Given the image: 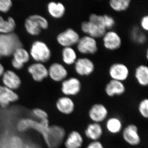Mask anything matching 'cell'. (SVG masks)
I'll list each match as a JSON object with an SVG mask.
<instances>
[{
	"label": "cell",
	"instance_id": "cell-1",
	"mask_svg": "<svg viewBox=\"0 0 148 148\" xmlns=\"http://www.w3.org/2000/svg\"><path fill=\"white\" fill-rule=\"evenodd\" d=\"M80 28L85 35L96 39L102 38L107 31L104 24L103 15L95 13L91 14L87 21H82Z\"/></svg>",
	"mask_w": 148,
	"mask_h": 148
},
{
	"label": "cell",
	"instance_id": "cell-2",
	"mask_svg": "<svg viewBox=\"0 0 148 148\" xmlns=\"http://www.w3.org/2000/svg\"><path fill=\"white\" fill-rule=\"evenodd\" d=\"M66 135L64 127L56 125H50L44 140L49 148H59L64 144Z\"/></svg>",
	"mask_w": 148,
	"mask_h": 148
},
{
	"label": "cell",
	"instance_id": "cell-3",
	"mask_svg": "<svg viewBox=\"0 0 148 148\" xmlns=\"http://www.w3.org/2000/svg\"><path fill=\"white\" fill-rule=\"evenodd\" d=\"M19 38L14 33L0 34V53L2 56H9L16 49L22 47Z\"/></svg>",
	"mask_w": 148,
	"mask_h": 148
},
{
	"label": "cell",
	"instance_id": "cell-4",
	"mask_svg": "<svg viewBox=\"0 0 148 148\" xmlns=\"http://www.w3.org/2000/svg\"><path fill=\"white\" fill-rule=\"evenodd\" d=\"M24 27L29 34L38 36L42 30H46L49 27L47 19L39 14H33L28 16L24 22Z\"/></svg>",
	"mask_w": 148,
	"mask_h": 148
},
{
	"label": "cell",
	"instance_id": "cell-5",
	"mask_svg": "<svg viewBox=\"0 0 148 148\" xmlns=\"http://www.w3.org/2000/svg\"><path fill=\"white\" fill-rule=\"evenodd\" d=\"M30 55L37 63H45L50 60L51 50L47 45L41 41L37 40L32 43Z\"/></svg>",
	"mask_w": 148,
	"mask_h": 148
},
{
	"label": "cell",
	"instance_id": "cell-6",
	"mask_svg": "<svg viewBox=\"0 0 148 148\" xmlns=\"http://www.w3.org/2000/svg\"><path fill=\"white\" fill-rule=\"evenodd\" d=\"M50 126L48 119L41 121L40 122L29 119L21 120L17 124V129L20 131H25L29 129L34 130L45 137L47 130Z\"/></svg>",
	"mask_w": 148,
	"mask_h": 148
},
{
	"label": "cell",
	"instance_id": "cell-7",
	"mask_svg": "<svg viewBox=\"0 0 148 148\" xmlns=\"http://www.w3.org/2000/svg\"><path fill=\"white\" fill-rule=\"evenodd\" d=\"M122 138L124 142L131 147L140 145L142 138L139 128L136 124L130 123L123 127L121 132Z\"/></svg>",
	"mask_w": 148,
	"mask_h": 148
},
{
	"label": "cell",
	"instance_id": "cell-8",
	"mask_svg": "<svg viewBox=\"0 0 148 148\" xmlns=\"http://www.w3.org/2000/svg\"><path fill=\"white\" fill-rule=\"evenodd\" d=\"M61 91L64 96L73 97L80 94L82 90V83L77 77L66 78L61 84Z\"/></svg>",
	"mask_w": 148,
	"mask_h": 148
},
{
	"label": "cell",
	"instance_id": "cell-9",
	"mask_svg": "<svg viewBox=\"0 0 148 148\" xmlns=\"http://www.w3.org/2000/svg\"><path fill=\"white\" fill-rule=\"evenodd\" d=\"M76 45L77 51L83 55H93L98 49L97 40L88 35L80 37Z\"/></svg>",
	"mask_w": 148,
	"mask_h": 148
},
{
	"label": "cell",
	"instance_id": "cell-10",
	"mask_svg": "<svg viewBox=\"0 0 148 148\" xmlns=\"http://www.w3.org/2000/svg\"><path fill=\"white\" fill-rule=\"evenodd\" d=\"M109 111L106 105L95 103L90 106L88 112V116L92 122L101 123L109 117Z\"/></svg>",
	"mask_w": 148,
	"mask_h": 148
},
{
	"label": "cell",
	"instance_id": "cell-11",
	"mask_svg": "<svg viewBox=\"0 0 148 148\" xmlns=\"http://www.w3.org/2000/svg\"><path fill=\"white\" fill-rule=\"evenodd\" d=\"M80 37L78 32L75 30L69 28L59 33L56 39L58 44L63 47H73L76 45Z\"/></svg>",
	"mask_w": 148,
	"mask_h": 148
},
{
	"label": "cell",
	"instance_id": "cell-12",
	"mask_svg": "<svg viewBox=\"0 0 148 148\" xmlns=\"http://www.w3.org/2000/svg\"><path fill=\"white\" fill-rule=\"evenodd\" d=\"M75 71L81 77H88L93 73L95 65L92 60L87 57L78 58L74 64Z\"/></svg>",
	"mask_w": 148,
	"mask_h": 148
},
{
	"label": "cell",
	"instance_id": "cell-13",
	"mask_svg": "<svg viewBox=\"0 0 148 148\" xmlns=\"http://www.w3.org/2000/svg\"><path fill=\"white\" fill-rule=\"evenodd\" d=\"M108 74L111 79L123 82L129 77L130 70L127 65L117 62L112 64L109 67Z\"/></svg>",
	"mask_w": 148,
	"mask_h": 148
},
{
	"label": "cell",
	"instance_id": "cell-14",
	"mask_svg": "<svg viewBox=\"0 0 148 148\" xmlns=\"http://www.w3.org/2000/svg\"><path fill=\"white\" fill-rule=\"evenodd\" d=\"M103 47L106 49L113 51L121 46L122 40L119 34L113 30H108L102 38Z\"/></svg>",
	"mask_w": 148,
	"mask_h": 148
},
{
	"label": "cell",
	"instance_id": "cell-15",
	"mask_svg": "<svg viewBox=\"0 0 148 148\" xmlns=\"http://www.w3.org/2000/svg\"><path fill=\"white\" fill-rule=\"evenodd\" d=\"M56 107L61 114L65 115H70L75 112L76 104L71 97L64 95L58 98L56 101Z\"/></svg>",
	"mask_w": 148,
	"mask_h": 148
},
{
	"label": "cell",
	"instance_id": "cell-16",
	"mask_svg": "<svg viewBox=\"0 0 148 148\" xmlns=\"http://www.w3.org/2000/svg\"><path fill=\"white\" fill-rule=\"evenodd\" d=\"M48 71V76L55 82H62L67 78L69 75L66 67L63 64L57 62L51 64Z\"/></svg>",
	"mask_w": 148,
	"mask_h": 148
},
{
	"label": "cell",
	"instance_id": "cell-17",
	"mask_svg": "<svg viewBox=\"0 0 148 148\" xmlns=\"http://www.w3.org/2000/svg\"><path fill=\"white\" fill-rule=\"evenodd\" d=\"M126 90L124 83L113 79L106 84L104 88L105 93L110 98L121 96L125 93Z\"/></svg>",
	"mask_w": 148,
	"mask_h": 148
},
{
	"label": "cell",
	"instance_id": "cell-18",
	"mask_svg": "<svg viewBox=\"0 0 148 148\" xmlns=\"http://www.w3.org/2000/svg\"><path fill=\"white\" fill-rule=\"evenodd\" d=\"M84 142L82 134L78 130H73L66 135L64 145L65 148H82Z\"/></svg>",
	"mask_w": 148,
	"mask_h": 148
},
{
	"label": "cell",
	"instance_id": "cell-19",
	"mask_svg": "<svg viewBox=\"0 0 148 148\" xmlns=\"http://www.w3.org/2000/svg\"><path fill=\"white\" fill-rule=\"evenodd\" d=\"M104 130L101 123L91 122L85 128L84 135L90 141L100 140L104 135Z\"/></svg>",
	"mask_w": 148,
	"mask_h": 148
},
{
	"label": "cell",
	"instance_id": "cell-20",
	"mask_svg": "<svg viewBox=\"0 0 148 148\" xmlns=\"http://www.w3.org/2000/svg\"><path fill=\"white\" fill-rule=\"evenodd\" d=\"M28 71L33 79L37 82H41L48 76V69L42 63L32 64L28 67Z\"/></svg>",
	"mask_w": 148,
	"mask_h": 148
},
{
	"label": "cell",
	"instance_id": "cell-21",
	"mask_svg": "<svg viewBox=\"0 0 148 148\" xmlns=\"http://www.w3.org/2000/svg\"><path fill=\"white\" fill-rule=\"evenodd\" d=\"M2 82L4 86L13 90L18 89L21 84L20 77L11 70L5 71L2 76Z\"/></svg>",
	"mask_w": 148,
	"mask_h": 148
},
{
	"label": "cell",
	"instance_id": "cell-22",
	"mask_svg": "<svg viewBox=\"0 0 148 148\" xmlns=\"http://www.w3.org/2000/svg\"><path fill=\"white\" fill-rule=\"evenodd\" d=\"M18 94L13 90L4 86H0V106L5 108L10 103L16 102L18 100Z\"/></svg>",
	"mask_w": 148,
	"mask_h": 148
},
{
	"label": "cell",
	"instance_id": "cell-23",
	"mask_svg": "<svg viewBox=\"0 0 148 148\" xmlns=\"http://www.w3.org/2000/svg\"><path fill=\"white\" fill-rule=\"evenodd\" d=\"M105 122L106 130L111 135H116L121 133L124 127L122 121L117 116L109 117Z\"/></svg>",
	"mask_w": 148,
	"mask_h": 148
},
{
	"label": "cell",
	"instance_id": "cell-24",
	"mask_svg": "<svg viewBox=\"0 0 148 148\" xmlns=\"http://www.w3.org/2000/svg\"><path fill=\"white\" fill-rule=\"evenodd\" d=\"M47 11L51 17L56 19L62 18L66 12V8L63 3L51 1L47 5Z\"/></svg>",
	"mask_w": 148,
	"mask_h": 148
},
{
	"label": "cell",
	"instance_id": "cell-25",
	"mask_svg": "<svg viewBox=\"0 0 148 148\" xmlns=\"http://www.w3.org/2000/svg\"><path fill=\"white\" fill-rule=\"evenodd\" d=\"M135 77L138 84L143 87L148 85V68L144 64L138 66L135 69Z\"/></svg>",
	"mask_w": 148,
	"mask_h": 148
},
{
	"label": "cell",
	"instance_id": "cell-26",
	"mask_svg": "<svg viewBox=\"0 0 148 148\" xmlns=\"http://www.w3.org/2000/svg\"><path fill=\"white\" fill-rule=\"evenodd\" d=\"M61 56L64 64L69 66L74 65L78 58L77 51L73 47H63Z\"/></svg>",
	"mask_w": 148,
	"mask_h": 148
},
{
	"label": "cell",
	"instance_id": "cell-27",
	"mask_svg": "<svg viewBox=\"0 0 148 148\" xmlns=\"http://www.w3.org/2000/svg\"><path fill=\"white\" fill-rule=\"evenodd\" d=\"M16 27V22L13 17L9 16L7 19H5L0 16V34L13 33Z\"/></svg>",
	"mask_w": 148,
	"mask_h": 148
},
{
	"label": "cell",
	"instance_id": "cell-28",
	"mask_svg": "<svg viewBox=\"0 0 148 148\" xmlns=\"http://www.w3.org/2000/svg\"><path fill=\"white\" fill-rule=\"evenodd\" d=\"M131 3V0H111L109 5L113 10L116 12H122L129 8Z\"/></svg>",
	"mask_w": 148,
	"mask_h": 148
},
{
	"label": "cell",
	"instance_id": "cell-29",
	"mask_svg": "<svg viewBox=\"0 0 148 148\" xmlns=\"http://www.w3.org/2000/svg\"><path fill=\"white\" fill-rule=\"evenodd\" d=\"M12 55L14 59L23 64H26L30 60V54L22 47L16 49L14 51Z\"/></svg>",
	"mask_w": 148,
	"mask_h": 148
},
{
	"label": "cell",
	"instance_id": "cell-30",
	"mask_svg": "<svg viewBox=\"0 0 148 148\" xmlns=\"http://www.w3.org/2000/svg\"><path fill=\"white\" fill-rule=\"evenodd\" d=\"M138 112L143 118L147 119L148 118V99L143 98L138 103Z\"/></svg>",
	"mask_w": 148,
	"mask_h": 148
},
{
	"label": "cell",
	"instance_id": "cell-31",
	"mask_svg": "<svg viewBox=\"0 0 148 148\" xmlns=\"http://www.w3.org/2000/svg\"><path fill=\"white\" fill-rule=\"evenodd\" d=\"M104 18V24L107 31L111 30L113 29L116 24L115 20L113 17L109 14L103 15Z\"/></svg>",
	"mask_w": 148,
	"mask_h": 148
},
{
	"label": "cell",
	"instance_id": "cell-32",
	"mask_svg": "<svg viewBox=\"0 0 148 148\" xmlns=\"http://www.w3.org/2000/svg\"><path fill=\"white\" fill-rule=\"evenodd\" d=\"M33 115L38 119H40V121L48 119V114L47 113L42 110L39 108L34 109L32 112Z\"/></svg>",
	"mask_w": 148,
	"mask_h": 148
},
{
	"label": "cell",
	"instance_id": "cell-33",
	"mask_svg": "<svg viewBox=\"0 0 148 148\" xmlns=\"http://www.w3.org/2000/svg\"><path fill=\"white\" fill-rule=\"evenodd\" d=\"M12 5L11 0H0V12L4 13L8 12L12 7Z\"/></svg>",
	"mask_w": 148,
	"mask_h": 148
},
{
	"label": "cell",
	"instance_id": "cell-34",
	"mask_svg": "<svg viewBox=\"0 0 148 148\" xmlns=\"http://www.w3.org/2000/svg\"><path fill=\"white\" fill-rule=\"evenodd\" d=\"M12 142H13L12 143L11 148H30L26 145L23 144L21 140L18 138H14Z\"/></svg>",
	"mask_w": 148,
	"mask_h": 148
},
{
	"label": "cell",
	"instance_id": "cell-35",
	"mask_svg": "<svg viewBox=\"0 0 148 148\" xmlns=\"http://www.w3.org/2000/svg\"><path fill=\"white\" fill-rule=\"evenodd\" d=\"M140 26L141 29L145 32L148 31V16L144 15L141 18L140 21Z\"/></svg>",
	"mask_w": 148,
	"mask_h": 148
},
{
	"label": "cell",
	"instance_id": "cell-36",
	"mask_svg": "<svg viewBox=\"0 0 148 148\" xmlns=\"http://www.w3.org/2000/svg\"><path fill=\"white\" fill-rule=\"evenodd\" d=\"M86 148H105L103 143L100 140L90 141L86 146Z\"/></svg>",
	"mask_w": 148,
	"mask_h": 148
},
{
	"label": "cell",
	"instance_id": "cell-37",
	"mask_svg": "<svg viewBox=\"0 0 148 148\" xmlns=\"http://www.w3.org/2000/svg\"><path fill=\"white\" fill-rule=\"evenodd\" d=\"M11 64L12 67L14 69H16V70H21L24 67V64H21L20 62L16 61V60H14L13 58L12 60Z\"/></svg>",
	"mask_w": 148,
	"mask_h": 148
},
{
	"label": "cell",
	"instance_id": "cell-38",
	"mask_svg": "<svg viewBox=\"0 0 148 148\" xmlns=\"http://www.w3.org/2000/svg\"><path fill=\"white\" fill-rule=\"evenodd\" d=\"M5 72L4 67L2 64L0 63V77L2 76Z\"/></svg>",
	"mask_w": 148,
	"mask_h": 148
},
{
	"label": "cell",
	"instance_id": "cell-39",
	"mask_svg": "<svg viewBox=\"0 0 148 148\" xmlns=\"http://www.w3.org/2000/svg\"><path fill=\"white\" fill-rule=\"evenodd\" d=\"M2 56H1V53H0V58H1V57Z\"/></svg>",
	"mask_w": 148,
	"mask_h": 148
}]
</instances>
